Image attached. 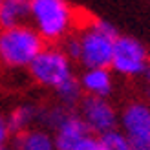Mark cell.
I'll return each instance as SVG.
<instances>
[{
  "label": "cell",
  "instance_id": "cell-1",
  "mask_svg": "<svg viewBox=\"0 0 150 150\" xmlns=\"http://www.w3.org/2000/svg\"><path fill=\"white\" fill-rule=\"evenodd\" d=\"M117 29L106 20L82 17L79 28L61 46L75 64L84 68H110Z\"/></svg>",
  "mask_w": 150,
  "mask_h": 150
},
{
  "label": "cell",
  "instance_id": "cell-2",
  "mask_svg": "<svg viewBox=\"0 0 150 150\" xmlns=\"http://www.w3.org/2000/svg\"><path fill=\"white\" fill-rule=\"evenodd\" d=\"M81 20L82 15L68 0H31L29 26L46 44H62Z\"/></svg>",
  "mask_w": 150,
  "mask_h": 150
},
{
  "label": "cell",
  "instance_id": "cell-3",
  "mask_svg": "<svg viewBox=\"0 0 150 150\" xmlns=\"http://www.w3.org/2000/svg\"><path fill=\"white\" fill-rule=\"evenodd\" d=\"M26 71L33 84L51 93L77 79L75 62L66 55L61 44H46Z\"/></svg>",
  "mask_w": 150,
  "mask_h": 150
},
{
  "label": "cell",
  "instance_id": "cell-4",
  "mask_svg": "<svg viewBox=\"0 0 150 150\" xmlns=\"http://www.w3.org/2000/svg\"><path fill=\"white\" fill-rule=\"evenodd\" d=\"M44 46L46 42L29 24L0 28V68L9 71L28 70Z\"/></svg>",
  "mask_w": 150,
  "mask_h": 150
},
{
  "label": "cell",
  "instance_id": "cell-5",
  "mask_svg": "<svg viewBox=\"0 0 150 150\" xmlns=\"http://www.w3.org/2000/svg\"><path fill=\"white\" fill-rule=\"evenodd\" d=\"M150 64V51L143 42L130 35H119L114 46L110 70L123 79L145 77Z\"/></svg>",
  "mask_w": 150,
  "mask_h": 150
},
{
  "label": "cell",
  "instance_id": "cell-6",
  "mask_svg": "<svg viewBox=\"0 0 150 150\" xmlns=\"http://www.w3.org/2000/svg\"><path fill=\"white\" fill-rule=\"evenodd\" d=\"M119 130L128 137L132 150H150V103L126 101L119 108Z\"/></svg>",
  "mask_w": 150,
  "mask_h": 150
},
{
  "label": "cell",
  "instance_id": "cell-7",
  "mask_svg": "<svg viewBox=\"0 0 150 150\" xmlns=\"http://www.w3.org/2000/svg\"><path fill=\"white\" fill-rule=\"evenodd\" d=\"M77 114L95 137L119 128V108L106 97L84 95L77 106Z\"/></svg>",
  "mask_w": 150,
  "mask_h": 150
},
{
  "label": "cell",
  "instance_id": "cell-8",
  "mask_svg": "<svg viewBox=\"0 0 150 150\" xmlns=\"http://www.w3.org/2000/svg\"><path fill=\"white\" fill-rule=\"evenodd\" d=\"M51 136H53L57 150H75L92 136V132L88 130L77 110H70L66 117L51 130Z\"/></svg>",
  "mask_w": 150,
  "mask_h": 150
},
{
  "label": "cell",
  "instance_id": "cell-9",
  "mask_svg": "<svg viewBox=\"0 0 150 150\" xmlns=\"http://www.w3.org/2000/svg\"><path fill=\"white\" fill-rule=\"evenodd\" d=\"M77 77L82 93L88 97L110 99L115 90V75L110 68H84Z\"/></svg>",
  "mask_w": 150,
  "mask_h": 150
},
{
  "label": "cell",
  "instance_id": "cell-10",
  "mask_svg": "<svg viewBox=\"0 0 150 150\" xmlns=\"http://www.w3.org/2000/svg\"><path fill=\"white\" fill-rule=\"evenodd\" d=\"M40 108H42V104L33 103V101H22L18 104H15L9 110V114H6L13 134H20L24 130L33 128V126H39Z\"/></svg>",
  "mask_w": 150,
  "mask_h": 150
},
{
  "label": "cell",
  "instance_id": "cell-11",
  "mask_svg": "<svg viewBox=\"0 0 150 150\" xmlns=\"http://www.w3.org/2000/svg\"><path fill=\"white\" fill-rule=\"evenodd\" d=\"M13 150H57L51 132L44 126H33L29 130L15 134L11 141Z\"/></svg>",
  "mask_w": 150,
  "mask_h": 150
},
{
  "label": "cell",
  "instance_id": "cell-12",
  "mask_svg": "<svg viewBox=\"0 0 150 150\" xmlns=\"http://www.w3.org/2000/svg\"><path fill=\"white\" fill-rule=\"evenodd\" d=\"M31 0H2L0 28H17L29 24Z\"/></svg>",
  "mask_w": 150,
  "mask_h": 150
},
{
  "label": "cell",
  "instance_id": "cell-13",
  "mask_svg": "<svg viewBox=\"0 0 150 150\" xmlns=\"http://www.w3.org/2000/svg\"><path fill=\"white\" fill-rule=\"evenodd\" d=\"M97 139H99L101 150H132V145H130L128 137H126L119 128L103 134V136H99Z\"/></svg>",
  "mask_w": 150,
  "mask_h": 150
},
{
  "label": "cell",
  "instance_id": "cell-14",
  "mask_svg": "<svg viewBox=\"0 0 150 150\" xmlns=\"http://www.w3.org/2000/svg\"><path fill=\"white\" fill-rule=\"evenodd\" d=\"M13 130L9 126V121H7V115L6 114H0V150L6 148V146H11V141H13Z\"/></svg>",
  "mask_w": 150,
  "mask_h": 150
},
{
  "label": "cell",
  "instance_id": "cell-15",
  "mask_svg": "<svg viewBox=\"0 0 150 150\" xmlns=\"http://www.w3.org/2000/svg\"><path fill=\"white\" fill-rule=\"evenodd\" d=\"M75 150H101V146H99V139H97L95 136H90L84 143H81Z\"/></svg>",
  "mask_w": 150,
  "mask_h": 150
},
{
  "label": "cell",
  "instance_id": "cell-16",
  "mask_svg": "<svg viewBox=\"0 0 150 150\" xmlns=\"http://www.w3.org/2000/svg\"><path fill=\"white\" fill-rule=\"evenodd\" d=\"M145 81H146V86L150 88V64H148V68H146V73H145Z\"/></svg>",
  "mask_w": 150,
  "mask_h": 150
},
{
  "label": "cell",
  "instance_id": "cell-17",
  "mask_svg": "<svg viewBox=\"0 0 150 150\" xmlns=\"http://www.w3.org/2000/svg\"><path fill=\"white\" fill-rule=\"evenodd\" d=\"M2 150H13V148H11V146H6V148H2Z\"/></svg>",
  "mask_w": 150,
  "mask_h": 150
},
{
  "label": "cell",
  "instance_id": "cell-18",
  "mask_svg": "<svg viewBox=\"0 0 150 150\" xmlns=\"http://www.w3.org/2000/svg\"><path fill=\"white\" fill-rule=\"evenodd\" d=\"M0 7H2V0H0Z\"/></svg>",
  "mask_w": 150,
  "mask_h": 150
}]
</instances>
